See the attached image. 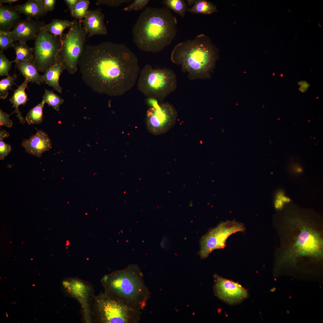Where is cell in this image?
<instances>
[{
    "instance_id": "1",
    "label": "cell",
    "mask_w": 323,
    "mask_h": 323,
    "mask_svg": "<svg viewBox=\"0 0 323 323\" xmlns=\"http://www.w3.org/2000/svg\"><path fill=\"white\" fill-rule=\"evenodd\" d=\"M80 68L97 73L101 91L123 95L134 86L140 68L137 57L125 45L104 42L85 45L78 61Z\"/></svg>"
},
{
    "instance_id": "2",
    "label": "cell",
    "mask_w": 323,
    "mask_h": 323,
    "mask_svg": "<svg viewBox=\"0 0 323 323\" xmlns=\"http://www.w3.org/2000/svg\"><path fill=\"white\" fill-rule=\"evenodd\" d=\"M287 215L274 223L279 241L275 253L281 262L295 266L301 260L322 261V220L301 215Z\"/></svg>"
},
{
    "instance_id": "3",
    "label": "cell",
    "mask_w": 323,
    "mask_h": 323,
    "mask_svg": "<svg viewBox=\"0 0 323 323\" xmlns=\"http://www.w3.org/2000/svg\"><path fill=\"white\" fill-rule=\"evenodd\" d=\"M177 23L176 18L167 7H147L133 27L132 40L141 51L159 52L175 39Z\"/></svg>"
},
{
    "instance_id": "4",
    "label": "cell",
    "mask_w": 323,
    "mask_h": 323,
    "mask_svg": "<svg viewBox=\"0 0 323 323\" xmlns=\"http://www.w3.org/2000/svg\"><path fill=\"white\" fill-rule=\"evenodd\" d=\"M217 58L216 48L203 34L177 44L170 56L171 61L179 65L182 71L192 80L208 78Z\"/></svg>"
},
{
    "instance_id": "5",
    "label": "cell",
    "mask_w": 323,
    "mask_h": 323,
    "mask_svg": "<svg viewBox=\"0 0 323 323\" xmlns=\"http://www.w3.org/2000/svg\"><path fill=\"white\" fill-rule=\"evenodd\" d=\"M143 278L139 267L132 264L105 275L101 282L107 295L141 310L150 298Z\"/></svg>"
},
{
    "instance_id": "6",
    "label": "cell",
    "mask_w": 323,
    "mask_h": 323,
    "mask_svg": "<svg viewBox=\"0 0 323 323\" xmlns=\"http://www.w3.org/2000/svg\"><path fill=\"white\" fill-rule=\"evenodd\" d=\"M137 86L144 95L161 103L176 88V77L170 69H155L147 64L140 72Z\"/></svg>"
},
{
    "instance_id": "7",
    "label": "cell",
    "mask_w": 323,
    "mask_h": 323,
    "mask_svg": "<svg viewBox=\"0 0 323 323\" xmlns=\"http://www.w3.org/2000/svg\"><path fill=\"white\" fill-rule=\"evenodd\" d=\"M94 314L102 323H137L141 310L133 306L108 296L104 292L95 298Z\"/></svg>"
},
{
    "instance_id": "8",
    "label": "cell",
    "mask_w": 323,
    "mask_h": 323,
    "mask_svg": "<svg viewBox=\"0 0 323 323\" xmlns=\"http://www.w3.org/2000/svg\"><path fill=\"white\" fill-rule=\"evenodd\" d=\"M72 21V25L68 31L63 35L62 46L57 60L71 73L77 70L79 60L84 50L87 34L80 21L75 19Z\"/></svg>"
},
{
    "instance_id": "9",
    "label": "cell",
    "mask_w": 323,
    "mask_h": 323,
    "mask_svg": "<svg viewBox=\"0 0 323 323\" xmlns=\"http://www.w3.org/2000/svg\"><path fill=\"white\" fill-rule=\"evenodd\" d=\"M62 39L50 33L42 31L35 40L32 63L38 71L45 73L57 62Z\"/></svg>"
},
{
    "instance_id": "10",
    "label": "cell",
    "mask_w": 323,
    "mask_h": 323,
    "mask_svg": "<svg viewBox=\"0 0 323 323\" xmlns=\"http://www.w3.org/2000/svg\"><path fill=\"white\" fill-rule=\"evenodd\" d=\"M245 230L244 224L235 221H227L220 223L201 238L199 254L201 259H205L213 251L224 248L226 241L232 234Z\"/></svg>"
},
{
    "instance_id": "11",
    "label": "cell",
    "mask_w": 323,
    "mask_h": 323,
    "mask_svg": "<svg viewBox=\"0 0 323 323\" xmlns=\"http://www.w3.org/2000/svg\"><path fill=\"white\" fill-rule=\"evenodd\" d=\"M177 115L176 109L169 103H158L147 112V128L150 132L155 135L164 133L174 125Z\"/></svg>"
},
{
    "instance_id": "12",
    "label": "cell",
    "mask_w": 323,
    "mask_h": 323,
    "mask_svg": "<svg viewBox=\"0 0 323 323\" xmlns=\"http://www.w3.org/2000/svg\"><path fill=\"white\" fill-rule=\"evenodd\" d=\"M214 277V293L221 300L228 304L234 305L240 303L248 297L247 290L238 283L216 274Z\"/></svg>"
},
{
    "instance_id": "13",
    "label": "cell",
    "mask_w": 323,
    "mask_h": 323,
    "mask_svg": "<svg viewBox=\"0 0 323 323\" xmlns=\"http://www.w3.org/2000/svg\"><path fill=\"white\" fill-rule=\"evenodd\" d=\"M44 25L30 18L20 20L11 31L13 42L35 40Z\"/></svg>"
},
{
    "instance_id": "14",
    "label": "cell",
    "mask_w": 323,
    "mask_h": 323,
    "mask_svg": "<svg viewBox=\"0 0 323 323\" xmlns=\"http://www.w3.org/2000/svg\"><path fill=\"white\" fill-rule=\"evenodd\" d=\"M28 139H24L21 144L27 153L38 157L51 148V140L48 134L41 129Z\"/></svg>"
},
{
    "instance_id": "15",
    "label": "cell",
    "mask_w": 323,
    "mask_h": 323,
    "mask_svg": "<svg viewBox=\"0 0 323 323\" xmlns=\"http://www.w3.org/2000/svg\"><path fill=\"white\" fill-rule=\"evenodd\" d=\"M105 15L100 8L89 11L82 21L83 27L89 37L95 35H106L107 31L104 22Z\"/></svg>"
},
{
    "instance_id": "16",
    "label": "cell",
    "mask_w": 323,
    "mask_h": 323,
    "mask_svg": "<svg viewBox=\"0 0 323 323\" xmlns=\"http://www.w3.org/2000/svg\"><path fill=\"white\" fill-rule=\"evenodd\" d=\"M20 13L10 5L0 6V30L11 31L20 20Z\"/></svg>"
},
{
    "instance_id": "17",
    "label": "cell",
    "mask_w": 323,
    "mask_h": 323,
    "mask_svg": "<svg viewBox=\"0 0 323 323\" xmlns=\"http://www.w3.org/2000/svg\"><path fill=\"white\" fill-rule=\"evenodd\" d=\"M29 82L28 80L25 78L23 83L18 86L16 90H14L13 96L9 100L10 103L13 104L12 107L15 108V110L10 114V115L15 113H16V116L20 122L23 124L25 122V120L22 116L21 112L19 111L18 107L21 105H25L28 100L25 92V89L27 88L28 84Z\"/></svg>"
},
{
    "instance_id": "18",
    "label": "cell",
    "mask_w": 323,
    "mask_h": 323,
    "mask_svg": "<svg viewBox=\"0 0 323 323\" xmlns=\"http://www.w3.org/2000/svg\"><path fill=\"white\" fill-rule=\"evenodd\" d=\"M64 69L65 68L62 63L57 62L42 75L44 82L60 93H62V88L59 85V78Z\"/></svg>"
},
{
    "instance_id": "19",
    "label": "cell",
    "mask_w": 323,
    "mask_h": 323,
    "mask_svg": "<svg viewBox=\"0 0 323 323\" xmlns=\"http://www.w3.org/2000/svg\"><path fill=\"white\" fill-rule=\"evenodd\" d=\"M15 67L20 73L29 82L34 83L39 85L41 83H44L42 75H40L38 71L32 62L28 61H22L16 64Z\"/></svg>"
},
{
    "instance_id": "20",
    "label": "cell",
    "mask_w": 323,
    "mask_h": 323,
    "mask_svg": "<svg viewBox=\"0 0 323 323\" xmlns=\"http://www.w3.org/2000/svg\"><path fill=\"white\" fill-rule=\"evenodd\" d=\"M13 7L20 13L23 14L28 18L36 19L44 16L47 13L43 10L35 0H28L25 3L16 5Z\"/></svg>"
},
{
    "instance_id": "21",
    "label": "cell",
    "mask_w": 323,
    "mask_h": 323,
    "mask_svg": "<svg viewBox=\"0 0 323 323\" xmlns=\"http://www.w3.org/2000/svg\"><path fill=\"white\" fill-rule=\"evenodd\" d=\"M72 24V21L54 19L50 23L44 24L41 31L48 32L54 36L60 37L62 39L63 31L67 28H69Z\"/></svg>"
},
{
    "instance_id": "22",
    "label": "cell",
    "mask_w": 323,
    "mask_h": 323,
    "mask_svg": "<svg viewBox=\"0 0 323 323\" xmlns=\"http://www.w3.org/2000/svg\"><path fill=\"white\" fill-rule=\"evenodd\" d=\"M13 48L15 51L16 57L14 60L11 61L12 63L16 64L22 61L32 62L34 57L33 48L28 45L26 42H15Z\"/></svg>"
},
{
    "instance_id": "23",
    "label": "cell",
    "mask_w": 323,
    "mask_h": 323,
    "mask_svg": "<svg viewBox=\"0 0 323 323\" xmlns=\"http://www.w3.org/2000/svg\"><path fill=\"white\" fill-rule=\"evenodd\" d=\"M188 11L192 13L210 14L217 12V6L210 1L205 0H196L194 5Z\"/></svg>"
},
{
    "instance_id": "24",
    "label": "cell",
    "mask_w": 323,
    "mask_h": 323,
    "mask_svg": "<svg viewBox=\"0 0 323 323\" xmlns=\"http://www.w3.org/2000/svg\"><path fill=\"white\" fill-rule=\"evenodd\" d=\"M45 103L43 100L28 112L25 120L29 125L40 124L43 121V108Z\"/></svg>"
},
{
    "instance_id": "25",
    "label": "cell",
    "mask_w": 323,
    "mask_h": 323,
    "mask_svg": "<svg viewBox=\"0 0 323 323\" xmlns=\"http://www.w3.org/2000/svg\"><path fill=\"white\" fill-rule=\"evenodd\" d=\"M162 3L184 18L188 8L186 1L184 0H164Z\"/></svg>"
},
{
    "instance_id": "26",
    "label": "cell",
    "mask_w": 323,
    "mask_h": 323,
    "mask_svg": "<svg viewBox=\"0 0 323 323\" xmlns=\"http://www.w3.org/2000/svg\"><path fill=\"white\" fill-rule=\"evenodd\" d=\"M42 98V100L45 103H47L49 106H51L57 111L59 110L60 105L64 101V100L54 93L52 91L46 89H45Z\"/></svg>"
},
{
    "instance_id": "27",
    "label": "cell",
    "mask_w": 323,
    "mask_h": 323,
    "mask_svg": "<svg viewBox=\"0 0 323 323\" xmlns=\"http://www.w3.org/2000/svg\"><path fill=\"white\" fill-rule=\"evenodd\" d=\"M89 0H78L74 7L72 16L82 22L89 11Z\"/></svg>"
},
{
    "instance_id": "28",
    "label": "cell",
    "mask_w": 323,
    "mask_h": 323,
    "mask_svg": "<svg viewBox=\"0 0 323 323\" xmlns=\"http://www.w3.org/2000/svg\"><path fill=\"white\" fill-rule=\"evenodd\" d=\"M17 77L15 74L11 76L9 74L6 78L0 80V98L2 100H4L7 97L9 91L11 89Z\"/></svg>"
},
{
    "instance_id": "29",
    "label": "cell",
    "mask_w": 323,
    "mask_h": 323,
    "mask_svg": "<svg viewBox=\"0 0 323 323\" xmlns=\"http://www.w3.org/2000/svg\"><path fill=\"white\" fill-rule=\"evenodd\" d=\"M11 31L0 30V49L1 51L12 47L14 45Z\"/></svg>"
},
{
    "instance_id": "30",
    "label": "cell",
    "mask_w": 323,
    "mask_h": 323,
    "mask_svg": "<svg viewBox=\"0 0 323 323\" xmlns=\"http://www.w3.org/2000/svg\"><path fill=\"white\" fill-rule=\"evenodd\" d=\"M11 61H10L6 57L3 51L0 52V76H7L8 72L11 69Z\"/></svg>"
},
{
    "instance_id": "31",
    "label": "cell",
    "mask_w": 323,
    "mask_h": 323,
    "mask_svg": "<svg viewBox=\"0 0 323 323\" xmlns=\"http://www.w3.org/2000/svg\"><path fill=\"white\" fill-rule=\"evenodd\" d=\"M150 0H134L132 3L123 8L122 10L127 12L141 10L147 7Z\"/></svg>"
},
{
    "instance_id": "32",
    "label": "cell",
    "mask_w": 323,
    "mask_h": 323,
    "mask_svg": "<svg viewBox=\"0 0 323 323\" xmlns=\"http://www.w3.org/2000/svg\"><path fill=\"white\" fill-rule=\"evenodd\" d=\"M131 0H97L95 4L99 5H104L112 7H118L124 3L132 2Z\"/></svg>"
},
{
    "instance_id": "33",
    "label": "cell",
    "mask_w": 323,
    "mask_h": 323,
    "mask_svg": "<svg viewBox=\"0 0 323 323\" xmlns=\"http://www.w3.org/2000/svg\"><path fill=\"white\" fill-rule=\"evenodd\" d=\"M4 139L0 138V159H3L7 156L11 151V146L5 143Z\"/></svg>"
},
{
    "instance_id": "34",
    "label": "cell",
    "mask_w": 323,
    "mask_h": 323,
    "mask_svg": "<svg viewBox=\"0 0 323 323\" xmlns=\"http://www.w3.org/2000/svg\"><path fill=\"white\" fill-rule=\"evenodd\" d=\"M10 114H7L0 109V125L10 127L12 126V121L9 118Z\"/></svg>"
},
{
    "instance_id": "35",
    "label": "cell",
    "mask_w": 323,
    "mask_h": 323,
    "mask_svg": "<svg viewBox=\"0 0 323 323\" xmlns=\"http://www.w3.org/2000/svg\"><path fill=\"white\" fill-rule=\"evenodd\" d=\"M55 0H44L42 10L45 13L52 11L54 9L56 4Z\"/></svg>"
},
{
    "instance_id": "36",
    "label": "cell",
    "mask_w": 323,
    "mask_h": 323,
    "mask_svg": "<svg viewBox=\"0 0 323 323\" xmlns=\"http://www.w3.org/2000/svg\"><path fill=\"white\" fill-rule=\"evenodd\" d=\"M298 84L300 86L299 90L301 92H304L307 91L308 88L310 86V85L305 81H299L298 83Z\"/></svg>"
},
{
    "instance_id": "37",
    "label": "cell",
    "mask_w": 323,
    "mask_h": 323,
    "mask_svg": "<svg viewBox=\"0 0 323 323\" xmlns=\"http://www.w3.org/2000/svg\"><path fill=\"white\" fill-rule=\"evenodd\" d=\"M78 0H64V1L67 5L72 16L75 5Z\"/></svg>"
},
{
    "instance_id": "38",
    "label": "cell",
    "mask_w": 323,
    "mask_h": 323,
    "mask_svg": "<svg viewBox=\"0 0 323 323\" xmlns=\"http://www.w3.org/2000/svg\"><path fill=\"white\" fill-rule=\"evenodd\" d=\"M158 101L156 99L151 97H148L147 100L148 104L151 107H153L156 106L159 103Z\"/></svg>"
},
{
    "instance_id": "39",
    "label": "cell",
    "mask_w": 323,
    "mask_h": 323,
    "mask_svg": "<svg viewBox=\"0 0 323 323\" xmlns=\"http://www.w3.org/2000/svg\"><path fill=\"white\" fill-rule=\"evenodd\" d=\"M9 135V133L4 130H3L0 132V138L1 139H4L7 138Z\"/></svg>"
},
{
    "instance_id": "40",
    "label": "cell",
    "mask_w": 323,
    "mask_h": 323,
    "mask_svg": "<svg viewBox=\"0 0 323 323\" xmlns=\"http://www.w3.org/2000/svg\"><path fill=\"white\" fill-rule=\"evenodd\" d=\"M18 1V0H0V4H2L3 3H7L10 4Z\"/></svg>"
},
{
    "instance_id": "41",
    "label": "cell",
    "mask_w": 323,
    "mask_h": 323,
    "mask_svg": "<svg viewBox=\"0 0 323 323\" xmlns=\"http://www.w3.org/2000/svg\"><path fill=\"white\" fill-rule=\"evenodd\" d=\"M196 0H187V2L188 5L189 6L193 5L194 4Z\"/></svg>"
},
{
    "instance_id": "42",
    "label": "cell",
    "mask_w": 323,
    "mask_h": 323,
    "mask_svg": "<svg viewBox=\"0 0 323 323\" xmlns=\"http://www.w3.org/2000/svg\"><path fill=\"white\" fill-rule=\"evenodd\" d=\"M42 9L44 0H35Z\"/></svg>"
},
{
    "instance_id": "43",
    "label": "cell",
    "mask_w": 323,
    "mask_h": 323,
    "mask_svg": "<svg viewBox=\"0 0 323 323\" xmlns=\"http://www.w3.org/2000/svg\"><path fill=\"white\" fill-rule=\"evenodd\" d=\"M6 316L7 317H8V315L7 312L6 313Z\"/></svg>"
},
{
    "instance_id": "44",
    "label": "cell",
    "mask_w": 323,
    "mask_h": 323,
    "mask_svg": "<svg viewBox=\"0 0 323 323\" xmlns=\"http://www.w3.org/2000/svg\"><path fill=\"white\" fill-rule=\"evenodd\" d=\"M280 76H281V77H283V74H281V75H280Z\"/></svg>"
},
{
    "instance_id": "45",
    "label": "cell",
    "mask_w": 323,
    "mask_h": 323,
    "mask_svg": "<svg viewBox=\"0 0 323 323\" xmlns=\"http://www.w3.org/2000/svg\"><path fill=\"white\" fill-rule=\"evenodd\" d=\"M32 285H33V286H35V284H32Z\"/></svg>"
}]
</instances>
